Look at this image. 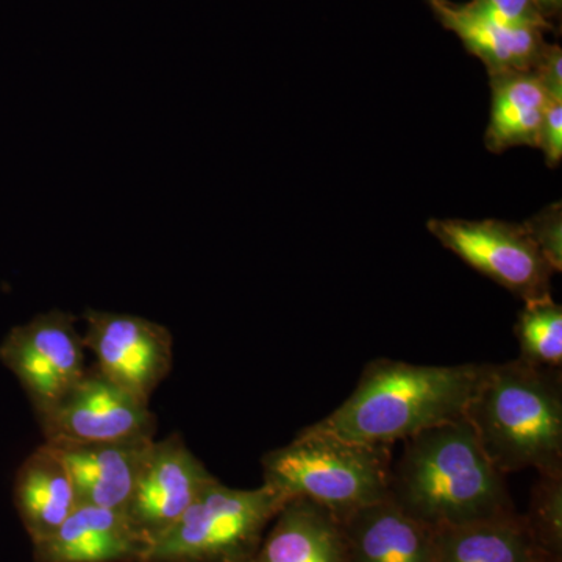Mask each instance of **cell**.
Returning <instances> with one entry per match:
<instances>
[{
	"mask_svg": "<svg viewBox=\"0 0 562 562\" xmlns=\"http://www.w3.org/2000/svg\"><path fill=\"white\" fill-rule=\"evenodd\" d=\"M85 349L94 355L95 368L136 397L149 402L173 362L169 328L146 317L87 310Z\"/></svg>",
	"mask_w": 562,
	"mask_h": 562,
	"instance_id": "cell-9",
	"label": "cell"
},
{
	"mask_svg": "<svg viewBox=\"0 0 562 562\" xmlns=\"http://www.w3.org/2000/svg\"><path fill=\"white\" fill-rule=\"evenodd\" d=\"M543 553L519 513L436 531V562H539Z\"/></svg>",
	"mask_w": 562,
	"mask_h": 562,
	"instance_id": "cell-18",
	"label": "cell"
},
{
	"mask_svg": "<svg viewBox=\"0 0 562 562\" xmlns=\"http://www.w3.org/2000/svg\"><path fill=\"white\" fill-rule=\"evenodd\" d=\"M538 149L542 150L547 165L558 168L562 160V101H550L543 116Z\"/></svg>",
	"mask_w": 562,
	"mask_h": 562,
	"instance_id": "cell-23",
	"label": "cell"
},
{
	"mask_svg": "<svg viewBox=\"0 0 562 562\" xmlns=\"http://www.w3.org/2000/svg\"><path fill=\"white\" fill-rule=\"evenodd\" d=\"M14 502L32 543L49 538L79 505L68 469L49 442L18 471Z\"/></svg>",
	"mask_w": 562,
	"mask_h": 562,
	"instance_id": "cell-16",
	"label": "cell"
},
{
	"mask_svg": "<svg viewBox=\"0 0 562 562\" xmlns=\"http://www.w3.org/2000/svg\"><path fill=\"white\" fill-rule=\"evenodd\" d=\"M522 516L539 549L562 557V475L538 473Z\"/></svg>",
	"mask_w": 562,
	"mask_h": 562,
	"instance_id": "cell-20",
	"label": "cell"
},
{
	"mask_svg": "<svg viewBox=\"0 0 562 562\" xmlns=\"http://www.w3.org/2000/svg\"><path fill=\"white\" fill-rule=\"evenodd\" d=\"M76 321L70 313L52 310L14 327L0 346V360L20 380L38 416L87 371V349Z\"/></svg>",
	"mask_w": 562,
	"mask_h": 562,
	"instance_id": "cell-8",
	"label": "cell"
},
{
	"mask_svg": "<svg viewBox=\"0 0 562 562\" xmlns=\"http://www.w3.org/2000/svg\"><path fill=\"white\" fill-rule=\"evenodd\" d=\"M491 120L484 136L487 150L502 154L522 146L538 149L543 116L554 99L535 70L491 77Z\"/></svg>",
	"mask_w": 562,
	"mask_h": 562,
	"instance_id": "cell-17",
	"label": "cell"
},
{
	"mask_svg": "<svg viewBox=\"0 0 562 562\" xmlns=\"http://www.w3.org/2000/svg\"><path fill=\"white\" fill-rule=\"evenodd\" d=\"M150 539L127 513L77 505L49 538L33 543L36 562H144Z\"/></svg>",
	"mask_w": 562,
	"mask_h": 562,
	"instance_id": "cell-11",
	"label": "cell"
},
{
	"mask_svg": "<svg viewBox=\"0 0 562 562\" xmlns=\"http://www.w3.org/2000/svg\"><path fill=\"white\" fill-rule=\"evenodd\" d=\"M543 88L554 101H562V52L557 44H547L535 68Z\"/></svg>",
	"mask_w": 562,
	"mask_h": 562,
	"instance_id": "cell-24",
	"label": "cell"
},
{
	"mask_svg": "<svg viewBox=\"0 0 562 562\" xmlns=\"http://www.w3.org/2000/svg\"><path fill=\"white\" fill-rule=\"evenodd\" d=\"M151 442L49 443L68 469L79 505L125 512Z\"/></svg>",
	"mask_w": 562,
	"mask_h": 562,
	"instance_id": "cell-12",
	"label": "cell"
},
{
	"mask_svg": "<svg viewBox=\"0 0 562 562\" xmlns=\"http://www.w3.org/2000/svg\"><path fill=\"white\" fill-rule=\"evenodd\" d=\"M390 498L435 531L517 513L506 475L484 454L464 417L403 441L392 462Z\"/></svg>",
	"mask_w": 562,
	"mask_h": 562,
	"instance_id": "cell-1",
	"label": "cell"
},
{
	"mask_svg": "<svg viewBox=\"0 0 562 562\" xmlns=\"http://www.w3.org/2000/svg\"><path fill=\"white\" fill-rule=\"evenodd\" d=\"M38 417L46 442L136 441L155 439L157 432L149 402L114 383L94 364Z\"/></svg>",
	"mask_w": 562,
	"mask_h": 562,
	"instance_id": "cell-7",
	"label": "cell"
},
{
	"mask_svg": "<svg viewBox=\"0 0 562 562\" xmlns=\"http://www.w3.org/2000/svg\"><path fill=\"white\" fill-rule=\"evenodd\" d=\"M262 484L291 498H306L339 520L390 498V446L351 442L303 428L294 441L262 457Z\"/></svg>",
	"mask_w": 562,
	"mask_h": 562,
	"instance_id": "cell-4",
	"label": "cell"
},
{
	"mask_svg": "<svg viewBox=\"0 0 562 562\" xmlns=\"http://www.w3.org/2000/svg\"><path fill=\"white\" fill-rule=\"evenodd\" d=\"M436 20L453 32L469 54L486 66L491 77L501 74L535 70L547 47L543 32L514 29L487 20L465 3L450 0H427Z\"/></svg>",
	"mask_w": 562,
	"mask_h": 562,
	"instance_id": "cell-14",
	"label": "cell"
},
{
	"mask_svg": "<svg viewBox=\"0 0 562 562\" xmlns=\"http://www.w3.org/2000/svg\"><path fill=\"white\" fill-rule=\"evenodd\" d=\"M214 479L180 435L154 439L125 513L151 542L180 519Z\"/></svg>",
	"mask_w": 562,
	"mask_h": 562,
	"instance_id": "cell-10",
	"label": "cell"
},
{
	"mask_svg": "<svg viewBox=\"0 0 562 562\" xmlns=\"http://www.w3.org/2000/svg\"><path fill=\"white\" fill-rule=\"evenodd\" d=\"M288 498L261 484L235 490L214 479L150 543L144 562H249Z\"/></svg>",
	"mask_w": 562,
	"mask_h": 562,
	"instance_id": "cell-5",
	"label": "cell"
},
{
	"mask_svg": "<svg viewBox=\"0 0 562 562\" xmlns=\"http://www.w3.org/2000/svg\"><path fill=\"white\" fill-rule=\"evenodd\" d=\"M539 562H562V557H557V554L543 553Z\"/></svg>",
	"mask_w": 562,
	"mask_h": 562,
	"instance_id": "cell-26",
	"label": "cell"
},
{
	"mask_svg": "<svg viewBox=\"0 0 562 562\" xmlns=\"http://www.w3.org/2000/svg\"><path fill=\"white\" fill-rule=\"evenodd\" d=\"M349 562H436V531L391 498L341 519Z\"/></svg>",
	"mask_w": 562,
	"mask_h": 562,
	"instance_id": "cell-13",
	"label": "cell"
},
{
	"mask_svg": "<svg viewBox=\"0 0 562 562\" xmlns=\"http://www.w3.org/2000/svg\"><path fill=\"white\" fill-rule=\"evenodd\" d=\"M520 360L542 368L562 366V306L552 295L524 302L517 316Z\"/></svg>",
	"mask_w": 562,
	"mask_h": 562,
	"instance_id": "cell-19",
	"label": "cell"
},
{
	"mask_svg": "<svg viewBox=\"0 0 562 562\" xmlns=\"http://www.w3.org/2000/svg\"><path fill=\"white\" fill-rule=\"evenodd\" d=\"M465 5L487 20L508 27L543 33L553 31L552 21L542 13L536 0H471Z\"/></svg>",
	"mask_w": 562,
	"mask_h": 562,
	"instance_id": "cell-21",
	"label": "cell"
},
{
	"mask_svg": "<svg viewBox=\"0 0 562 562\" xmlns=\"http://www.w3.org/2000/svg\"><path fill=\"white\" fill-rule=\"evenodd\" d=\"M464 419L503 475H562V372L520 360L482 362Z\"/></svg>",
	"mask_w": 562,
	"mask_h": 562,
	"instance_id": "cell-3",
	"label": "cell"
},
{
	"mask_svg": "<svg viewBox=\"0 0 562 562\" xmlns=\"http://www.w3.org/2000/svg\"><path fill=\"white\" fill-rule=\"evenodd\" d=\"M249 562H349L341 520L306 498L284 503Z\"/></svg>",
	"mask_w": 562,
	"mask_h": 562,
	"instance_id": "cell-15",
	"label": "cell"
},
{
	"mask_svg": "<svg viewBox=\"0 0 562 562\" xmlns=\"http://www.w3.org/2000/svg\"><path fill=\"white\" fill-rule=\"evenodd\" d=\"M427 228L447 250L520 301L552 295L554 271L525 222L430 220Z\"/></svg>",
	"mask_w": 562,
	"mask_h": 562,
	"instance_id": "cell-6",
	"label": "cell"
},
{
	"mask_svg": "<svg viewBox=\"0 0 562 562\" xmlns=\"http://www.w3.org/2000/svg\"><path fill=\"white\" fill-rule=\"evenodd\" d=\"M480 366L412 364L379 358L366 366L350 397L310 428L351 442L392 447L464 417Z\"/></svg>",
	"mask_w": 562,
	"mask_h": 562,
	"instance_id": "cell-2",
	"label": "cell"
},
{
	"mask_svg": "<svg viewBox=\"0 0 562 562\" xmlns=\"http://www.w3.org/2000/svg\"><path fill=\"white\" fill-rule=\"evenodd\" d=\"M532 239L554 273L562 271V210L561 203H553L530 221L525 222Z\"/></svg>",
	"mask_w": 562,
	"mask_h": 562,
	"instance_id": "cell-22",
	"label": "cell"
},
{
	"mask_svg": "<svg viewBox=\"0 0 562 562\" xmlns=\"http://www.w3.org/2000/svg\"><path fill=\"white\" fill-rule=\"evenodd\" d=\"M536 2H538L542 13L546 14L550 21H552L554 16H560L562 0H536Z\"/></svg>",
	"mask_w": 562,
	"mask_h": 562,
	"instance_id": "cell-25",
	"label": "cell"
}]
</instances>
